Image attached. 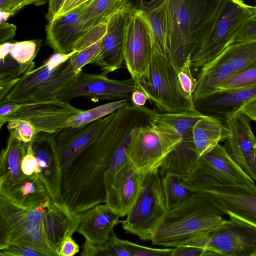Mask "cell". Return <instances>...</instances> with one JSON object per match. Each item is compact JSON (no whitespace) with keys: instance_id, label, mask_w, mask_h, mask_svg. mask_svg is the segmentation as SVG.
<instances>
[{"instance_id":"f6af8a7d","label":"cell","mask_w":256,"mask_h":256,"mask_svg":"<svg viewBox=\"0 0 256 256\" xmlns=\"http://www.w3.org/2000/svg\"><path fill=\"white\" fill-rule=\"evenodd\" d=\"M32 142L27 144V150L22 164V172L26 176L38 174V166L32 151Z\"/></svg>"},{"instance_id":"7bdbcfd3","label":"cell","mask_w":256,"mask_h":256,"mask_svg":"<svg viewBox=\"0 0 256 256\" xmlns=\"http://www.w3.org/2000/svg\"><path fill=\"white\" fill-rule=\"evenodd\" d=\"M104 244L108 256H132L124 240L118 238L114 232Z\"/></svg>"},{"instance_id":"8d00e7d4","label":"cell","mask_w":256,"mask_h":256,"mask_svg":"<svg viewBox=\"0 0 256 256\" xmlns=\"http://www.w3.org/2000/svg\"><path fill=\"white\" fill-rule=\"evenodd\" d=\"M108 21V18L85 32L74 44L72 50L80 52L102 38L107 32Z\"/></svg>"},{"instance_id":"d6a6232c","label":"cell","mask_w":256,"mask_h":256,"mask_svg":"<svg viewBox=\"0 0 256 256\" xmlns=\"http://www.w3.org/2000/svg\"><path fill=\"white\" fill-rule=\"evenodd\" d=\"M130 100H122L106 103L92 109L82 110L70 116L67 122L68 127L83 126L114 112Z\"/></svg>"},{"instance_id":"6da1fadb","label":"cell","mask_w":256,"mask_h":256,"mask_svg":"<svg viewBox=\"0 0 256 256\" xmlns=\"http://www.w3.org/2000/svg\"><path fill=\"white\" fill-rule=\"evenodd\" d=\"M135 128L132 118L116 111L97 138L62 170L60 194L74 218L106 201L105 174L113 154L125 136Z\"/></svg>"},{"instance_id":"7dc6e473","label":"cell","mask_w":256,"mask_h":256,"mask_svg":"<svg viewBox=\"0 0 256 256\" xmlns=\"http://www.w3.org/2000/svg\"><path fill=\"white\" fill-rule=\"evenodd\" d=\"M80 255L82 256H108L104 244H94L86 240H85V242L82 246V250Z\"/></svg>"},{"instance_id":"ffe728a7","label":"cell","mask_w":256,"mask_h":256,"mask_svg":"<svg viewBox=\"0 0 256 256\" xmlns=\"http://www.w3.org/2000/svg\"><path fill=\"white\" fill-rule=\"evenodd\" d=\"M132 6L128 2L108 18L107 32L103 38L100 52L90 63L106 74L120 68L124 62V28Z\"/></svg>"},{"instance_id":"44dd1931","label":"cell","mask_w":256,"mask_h":256,"mask_svg":"<svg viewBox=\"0 0 256 256\" xmlns=\"http://www.w3.org/2000/svg\"><path fill=\"white\" fill-rule=\"evenodd\" d=\"M146 177L128 160L113 178L106 190L105 203L120 218L126 216L138 197Z\"/></svg>"},{"instance_id":"3957f363","label":"cell","mask_w":256,"mask_h":256,"mask_svg":"<svg viewBox=\"0 0 256 256\" xmlns=\"http://www.w3.org/2000/svg\"><path fill=\"white\" fill-rule=\"evenodd\" d=\"M224 0H164L167 58L178 70L201 48Z\"/></svg>"},{"instance_id":"1f68e13d","label":"cell","mask_w":256,"mask_h":256,"mask_svg":"<svg viewBox=\"0 0 256 256\" xmlns=\"http://www.w3.org/2000/svg\"><path fill=\"white\" fill-rule=\"evenodd\" d=\"M162 188L168 210L183 202L194 192L184 186L181 177L170 173L161 178Z\"/></svg>"},{"instance_id":"9c48e42d","label":"cell","mask_w":256,"mask_h":256,"mask_svg":"<svg viewBox=\"0 0 256 256\" xmlns=\"http://www.w3.org/2000/svg\"><path fill=\"white\" fill-rule=\"evenodd\" d=\"M256 12V6L243 0H224L210 34L191 58L192 70L200 69L234 42L244 22Z\"/></svg>"},{"instance_id":"ee69618b","label":"cell","mask_w":256,"mask_h":256,"mask_svg":"<svg viewBox=\"0 0 256 256\" xmlns=\"http://www.w3.org/2000/svg\"><path fill=\"white\" fill-rule=\"evenodd\" d=\"M172 256H216L212 251L193 244H186L174 248Z\"/></svg>"},{"instance_id":"c3c4849f","label":"cell","mask_w":256,"mask_h":256,"mask_svg":"<svg viewBox=\"0 0 256 256\" xmlns=\"http://www.w3.org/2000/svg\"><path fill=\"white\" fill-rule=\"evenodd\" d=\"M72 236H67L64 239L58 252L59 256H72L79 252V246Z\"/></svg>"},{"instance_id":"5b68a950","label":"cell","mask_w":256,"mask_h":256,"mask_svg":"<svg viewBox=\"0 0 256 256\" xmlns=\"http://www.w3.org/2000/svg\"><path fill=\"white\" fill-rule=\"evenodd\" d=\"M192 192L204 193L222 214L256 227V186L234 180L198 159L192 172L181 178Z\"/></svg>"},{"instance_id":"6f0895ef","label":"cell","mask_w":256,"mask_h":256,"mask_svg":"<svg viewBox=\"0 0 256 256\" xmlns=\"http://www.w3.org/2000/svg\"><path fill=\"white\" fill-rule=\"evenodd\" d=\"M126 1H128V0H126Z\"/></svg>"},{"instance_id":"74e56055","label":"cell","mask_w":256,"mask_h":256,"mask_svg":"<svg viewBox=\"0 0 256 256\" xmlns=\"http://www.w3.org/2000/svg\"><path fill=\"white\" fill-rule=\"evenodd\" d=\"M6 128L14 130L16 136L24 143L32 142L38 133L30 123L24 120H10L7 123Z\"/></svg>"},{"instance_id":"816d5d0a","label":"cell","mask_w":256,"mask_h":256,"mask_svg":"<svg viewBox=\"0 0 256 256\" xmlns=\"http://www.w3.org/2000/svg\"><path fill=\"white\" fill-rule=\"evenodd\" d=\"M65 0H48V12L46 18L48 22L53 20L62 8Z\"/></svg>"},{"instance_id":"680465c9","label":"cell","mask_w":256,"mask_h":256,"mask_svg":"<svg viewBox=\"0 0 256 256\" xmlns=\"http://www.w3.org/2000/svg\"></svg>"},{"instance_id":"836d02e7","label":"cell","mask_w":256,"mask_h":256,"mask_svg":"<svg viewBox=\"0 0 256 256\" xmlns=\"http://www.w3.org/2000/svg\"><path fill=\"white\" fill-rule=\"evenodd\" d=\"M256 84V60L226 80L220 90L238 89Z\"/></svg>"},{"instance_id":"f1b7e54d","label":"cell","mask_w":256,"mask_h":256,"mask_svg":"<svg viewBox=\"0 0 256 256\" xmlns=\"http://www.w3.org/2000/svg\"><path fill=\"white\" fill-rule=\"evenodd\" d=\"M199 158L215 170L234 180L248 184H255L220 144Z\"/></svg>"},{"instance_id":"ab89813d","label":"cell","mask_w":256,"mask_h":256,"mask_svg":"<svg viewBox=\"0 0 256 256\" xmlns=\"http://www.w3.org/2000/svg\"><path fill=\"white\" fill-rule=\"evenodd\" d=\"M19 64L9 54L0 58V83L19 77Z\"/></svg>"},{"instance_id":"603a6c76","label":"cell","mask_w":256,"mask_h":256,"mask_svg":"<svg viewBox=\"0 0 256 256\" xmlns=\"http://www.w3.org/2000/svg\"><path fill=\"white\" fill-rule=\"evenodd\" d=\"M90 1L48 22L45 28L46 41L54 52H72L74 44L86 32L82 29L80 14Z\"/></svg>"},{"instance_id":"9a60e30c","label":"cell","mask_w":256,"mask_h":256,"mask_svg":"<svg viewBox=\"0 0 256 256\" xmlns=\"http://www.w3.org/2000/svg\"><path fill=\"white\" fill-rule=\"evenodd\" d=\"M136 90V80L132 78L117 80L108 78L104 72L92 74L81 70L74 82L60 96L59 100L70 102L78 97L87 98L94 102L130 100L132 93Z\"/></svg>"},{"instance_id":"e0dca14e","label":"cell","mask_w":256,"mask_h":256,"mask_svg":"<svg viewBox=\"0 0 256 256\" xmlns=\"http://www.w3.org/2000/svg\"><path fill=\"white\" fill-rule=\"evenodd\" d=\"M250 118L238 112L224 122L230 136L222 146L232 159L256 182V137L250 127Z\"/></svg>"},{"instance_id":"db71d44e","label":"cell","mask_w":256,"mask_h":256,"mask_svg":"<svg viewBox=\"0 0 256 256\" xmlns=\"http://www.w3.org/2000/svg\"><path fill=\"white\" fill-rule=\"evenodd\" d=\"M148 100L146 94L140 90H134L132 94L130 102L138 106H144L146 100Z\"/></svg>"},{"instance_id":"f5cc1de1","label":"cell","mask_w":256,"mask_h":256,"mask_svg":"<svg viewBox=\"0 0 256 256\" xmlns=\"http://www.w3.org/2000/svg\"><path fill=\"white\" fill-rule=\"evenodd\" d=\"M240 112L256 122V98L243 106Z\"/></svg>"},{"instance_id":"681fc988","label":"cell","mask_w":256,"mask_h":256,"mask_svg":"<svg viewBox=\"0 0 256 256\" xmlns=\"http://www.w3.org/2000/svg\"><path fill=\"white\" fill-rule=\"evenodd\" d=\"M16 26L6 22L0 23V44L12 39L16 34Z\"/></svg>"},{"instance_id":"7a4b0ae2","label":"cell","mask_w":256,"mask_h":256,"mask_svg":"<svg viewBox=\"0 0 256 256\" xmlns=\"http://www.w3.org/2000/svg\"><path fill=\"white\" fill-rule=\"evenodd\" d=\"M68 226V216L51 198L28 208L0 196V249L18 246L59 256Z\"/></svg>"},{"instance_id":"60d3db41","label":"cell","mask_w":256,"mask_h":256,"mask_svg":"<svg viewBox=\"0 0 256 256\" xmlns=\"http://www.w3.org/2000/svg\"><path fill=\"white\" fill-rule=\"evenodd\" d=\"M48 2V0H0V11L8 12L12 16L27 6H40Z\"/></svg>"},{"instance_id":"7402d4cb","label":"cell","mask_w":256,"mask_h":256,"mask_svg":"<svg viewBox=\"0 0 256 256\" xmlns=\"http://www.w3.org/2000/svg\"><path fill=\"white\" fill-rule=\"evenodd\" d=\"M256 98V84L248 87L220 90L194 102L195 108L204 115L224 123L232 115Z\"/></svg>"},{"instance_id":"2e32d148","label":"cell","mask_w":256,"mask_h":256,"mask_svg":"<svg viewBox=\"0 0 256 256\" xmlns=\"http://www.w3.org/2000/svg\"><path fill=\"white\" fill-rule=\"evenodd\" d=\"M206 248L216 256H256V227L234 217L222 220L208 236Z\"/></svg>"},{"instance_id":"4316f807","label":"cell","mask_w":256,"mask_h":256,"mask_svg":"<svg viewBox=\"0 0 256 256\" xmlns=\"http://www.w3.org/2000/svg\"><path fill=\"white\" fill-rule=\"evenodd\" d=\"M230 132L224 123L214 117L204 115L194 124L192 138L200 157L212 150Z\"/></svg>"},{"instance_id":"52a82bcc","label":"cell","mask_w":256,"mask_h":256,"mask_svg":"<svg viewBox=\"0 0 256 256\" xmlns=\"http://www.w3.org/2000/svg\"><path fill=\"white\" fill-rule=\"evenodd\" d=\"M138 90L162 112H182L196 110L180 92L178 83V70L167 58L154 48L147 70Z\"/></svg>"},{"instance_id":"f907efd6","label":"cell","mask_w":256,"mask_h":256,"mask_svg":"<svg viewBox=\"0 0 256 256\" xmlns=\"http://www.w3.org/2000/svg\"><path fill=\"white\" fill-rule=\"evenodd\" d=\"M90 0H65L56 17L64 15Z\"/></svg>"},{"instance_id":"d590c367","label":"cell","mask_w":256,"mask_h":256,"mask_svg":"<svg viewBox=\"0 0 256 256\" xmlns=\"http://www.w3.org/2000/svg\"><path fill=\"white\" fill-rule=\"evenodd\" d=\"M102 38L85 48L70 57L72 68L76 72H80L82 68L91 62L100 52Z\"/></svg>"},{"instance_id":"f546056e","label":"cell","mask_w":256,"mask_h":256,"mask_svg":"<svg viewBox=\"0 0 256 256\" xmlns=\"http://www.w3.org/2000/svg\"><path fill=\"white\" fill-rule=\"evenodd\" d=\"M128 2L126 0H91L80 14L82 30L87 32L104 21Z\"/></svg>"},{"instance_id":"d4e9b609","label":"cell","mask_w":256,"mask_h":256,"mask_svg":"<svg viewBox=\"0 0 256 256\" xmlns=\"http://www.w3.org/2000/svg\"><path fill=\"white\" fill-rule=\"evenodd\" d=\"M0 196L14 204L28 208L38 207L51 198L38 174L24 175L11 187L0 188Z\"/></svg>"},{"instance_id":"83f0119b","label":"cell","mask_w":256,"mask_h":256,"mask_svg":"<svg viewBox=\"0 0 256 256\" xmlns=\"http://www.w3.org/2000/svg\"><path fill=\"white\" fill-rule=\"evenodd\" d=\"M137 8L142 12L149 23L153 34L154 48L166 56V22L164 0H140Z\"/></svg>"},{"instance_id":"7c38bea8","label":"cell","mask_w":256,"mask_h":256,"mask_svg":"<svg viewBox=\"0 0 256 256\" xmlns=\"http://www.w3.org/2000/svg\"><path fill=\"white\" fill-rule=\"evenodd\" d=\"M70 102L54 100L0 106V128L12 120L30 123L38 132L53 134L68 127L72 115L80 112Z\"/></svg>"},{"instance_id":"bcb514c9","label":"cell","mask_w":256,"mask_h":256,"mask_svg":"<svg viewBox=\"0 0 256 256\" xmlns=\"http://www.w3.org/2000/svg\"><path fill=\"white\" fill-rule=\"evenodd\" d=\"M0 256H46L37 250L18 246H9L0 249Z\"/></svg>"},{"instance_id":"b9f144b4","label":"cell","mask_w":256,"mask_h":256,"mask_svg":"<svg viewBox=\"0 0 256 256\" xmlns=\"http://www.w3.org/2000/svg\"><path fill=\"white\" fill-rule=\"evenodd\" d=\"M234 42H256V12L244 22Z\"/></svg>"},{"instance_id":"ac0fdd59","label":"cell","mask_w":256,"mask_h":256,"mask_svg":"<svg viewBox=\"0 0 256 256\" xmlns=\"http://www.w3.org/2000/svg\"><path fill=\"white\" fill-rule=\"evenodd\" d=\"M114 112L83 126H68L51 134L61 170L97 138L112 118Z\"/></svg>"},{"instance_id":"30bf717a","label":"cell","mask_w":256,"mask_h":256,"mask_svg":"<svg viewBox=\"0 0 256 256\" xmlns=\"http://www.w3.org/2000/svg\"><path fill=\"white\" fill-rule=\"evenodd\" d=\"M256 60V42H234L200 68L193 94L194 102L220 90L231 77Z\"/></svg>"},{"instance_id":"8fae6325","label":"cell","mask_w":256,"mask_h":256,"mask_svg":"<svg viewBox=\"0 0 256 256\" xmlns=\"http://www.w3.org/2000/svg\"><path fill=\"white\" fill-rule=\"evenodd\" d=\"M168 212L158 170L148 176L136 202L121 222L124 230L150 240Z\"/></svg>"},{"instance_id":"4dcf8cb0","label":"cell","mask_w":256,"mask_h":256,"mask_svg":"<svg viewBox=\"0 0 256 256\" xmlns=\"http://www.w3.org/2000/svg\"><path fill=\"white\" fill-rule=\"evenodd\" d=\"M41 45V40L14 42L9 54L20 65V76L34 69L35 64L34 60L38 55Z\"/></svg>"},{"instance_id":"5bb4252c","label":"cell","mask_w":256,"mask_h":256,"mask_svg":"<svg viewBox=\"0 0 256 256\" xmlns=\"http://www.w3.org/2000/svg\"><path fill=\"white\" fill-rule=\"evenodd\" d=\"M154 50L153 34L142 12L132 6L124 34V62L131 78L140 82L146 72Z\"/></svg>"},{"instance_id":"cb8c5ba5","label":"cell","mask_w":256,"mask_h":256,"mask_svg":"<svg viewBox=\"0 0 256 256\" xmlns=\"http://www.w3.org/2000/svg\"><path fill=\"white\" fill-rule=\"evenodd\" d=\"M120 218L106 203L98 204L81 214L76 232L92 244L102 245L120 222Z\"/></svg>"},{"instance_id":"4fadbf2b","label":"cell","mask_w":256,"mask_h":256,"mask_svg":"<svg viewBox=\"0 0 256 256\" xmlns=\"http://www.w3.org/2000/svg\"><path fill=\"white\" fill-rule=\"evenodd\" d=\"M204 116L196 109L182 112H158L156 122L172 126L182 137L181 141L166 156L160 166L158 173L161 178L168 173L182 178L194 168L200 156L194 143L192 128Z\"/></svg>"},{"instance_id":"ba28073f","label":"cell","mask_w":256,"mask_h":256,"mask_svg":"<svg viewBox=\"0 0 256 256\" xmlns=\"http://www.w3.org/2000/svg\"><path fill=\"white\" fill-rule=\"evenodd\" d=\"M181 140L180 134L169 125L155 122L142 126L132 138L128 159L139 172L148 176L158 170Z\"/></svg>"},{"instance_id":"11a10c76","label":"cell","mask_w":256,"mask_h":256,"mask_svg":"<svg viewBox=\"0 0 256 256\" xmlns=\"http://www.w3.org/2000/svg\"><path fill=\"white\" fill-rule=\"evenodd\" d=\"M12 42H5L0 46V58H4L8 56L13 45Z\"/></svg>"},{"instance_id":"e575fe53","label":"cell","mask_w":256,"mask_h":256,"mask_svg":"<svg viewBox=\"0 0 256 256\" xmlns=\"http://www.w3.org/2000/svg\"><path fill=\"white\" fill-rule=\"evenodd\" d=\"M191 57L178 70V83L183 96L190 103L194 104L193 94L196 85V80L192 72Z\"/></svg>"},{"instance_id":"9f6ffc18","label":"cell","mask_w":256,"mask_h":256,"mask_svg":"<svg viewBox=\"0 0 256 256\" xmlns=\"http://www.w3.org/2000/svg\"><path fill=\"white\" fill-rule=\"evenodd\" d=\"M0 23L6 22V20L10 16V14L3 11H0Z\"/></svg>"},{"instance_id":"484cf974","label":"cell","mask_w":256,"mask_h":256,"mask_svg":"<svg viewBox=\"0 0 256 256\" xmlns=\"http://www.w3.org/2000/svg\"><path fill=\"white\" fill-rule=\"evenodd\" d=\"M8 130L6 146L0 156V188L11 187L25 175L22 172V164L28 143L20 140L14 130Z\"/></svg>"},{"instance_id":"277c9868","label":"cell","mask_w":256,"mask_h":256,"mask_svg":"<svg viewBox=\"0 0 256 256\" xmlns=\"http://www.w3.org/2000/svg\"><path fill=\"white\" fill-rule=\"evenodd\" d=\"M77 52H54L39 67L0 84V106L59 100L78 72L74 71L70 60Z\"/></svg>"},{"instance_id":"d6986e66","label":"cell","mask_w":256,"mask_h":256,"mask_svg":"<svg viewBox=\"0 0 256 256\" xmlns=\"http://www.w3.org/2000/svg\"><path fill=\"white\" fill-rule=\"evenodd\" d=\"M32 146L38 166L37 173L52 201L68 213L61 196L62 170L51 134L38 132Z\"/></svg>"},{"instance_id":"8992f818","label":"cell","mask_w":256,"mask_h":256,"mask_svg":"<svg viewBox=\"0 0 256 256\" xmlns=\"http://www.w3.org/2000/svg\"><path fill=\"white\" fill-rule=\"evenodd\" d=\"M222 216L204 194L194 192L168 210L150 240L166 248L186 244L215 230L222 220Z\"/></svg>"},{"instance_id":"f35d334b","label":"cell","mask_w":256,"mask_h":256,"mask_svg":"<svg viewBox=\"0 0 256 256\" xmlns=\"http://www.w3.org/2000/svg\"><path fill=\"white\" fill-rule=\"evenodd\" d=\"M132 256H172L174 248H152L124 240Z\"/></svg>"}]
</instances>
